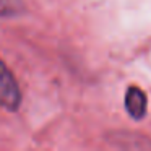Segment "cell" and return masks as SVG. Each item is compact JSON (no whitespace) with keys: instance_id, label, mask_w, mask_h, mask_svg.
<instances>
[{"instance_id":"3957f363","label":"cell","mask_w":151,"mask_h":151,"mask_svg":"<svg viewBox=\"0 0 151 151\" xmlns=\"http://www.w3.org/2000/svg\"><path fill=\"white\" fill-rule=\"evenodd\" d=\"M21 8V0H0V15L10 17Z\"/></svg>"},{"instance_id":"6da1fadb","label":"cell","mask_w":151,"mask_h":151,"mask_svg":"<svg viewBox=\"0 0 151 151\" xmlns=\"http://www.w3.org/2000/svg\"><path fill=\"white\" fill-rule=\"evenodd\" d=\"M20 89L12 72L0 60V106L8 111H15L20 106Z\"/></svg>"},{"instance_id":"7a4b0ae2","label":"cell","mask_w":151,"mask_h":151,"mask_svg":"<svg viewBox=\"0 0 151 151\" xmlns=\"http://www.w3.org/2000/svg\"><path fill=\"white\" fill-rule=\"evenodd\" d=\"M125 107L130 112L132 117L135 119L143 117L145 111H146V96L143 94V91L132 86L127 91V96H125Z\"/></svg>"}]
</instances>
